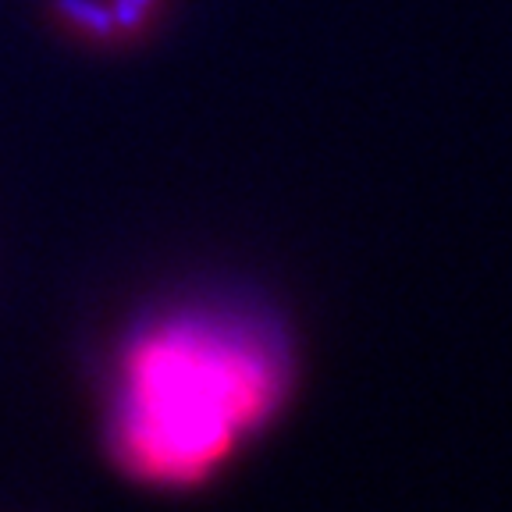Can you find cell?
<instances>
[{"label":"cell","mask_w":512,"mask_h":512,"mask_svg":"<svg viewBox=\"0 0 512 512\" xmlns=\"http://www.w3.org/2000/svg\"><path fill=\"white\" fill-rule=\"evenodd\" d=\"M107 4H111L118 36H136L150 25V15L160 0H107Z\"/></svg>","instance_id":"cell-3"},{"label":"cell","mask_w":512,"mask_h":512,"mask_svg":"<svg viewBox=\"0 0 512 512\" xmlns=\"http://www.w3.org/2000/svg\"><path fill=\"white\" fill-rule=\"evenodd\" d=\"M281 399L285 360L264 335L228 320H168L121 356L114 459L143 484L192 488L228 463Z\"/></svg>","instance_id":"cell-1"},{"label":"cell","mask_w":512,"mask_h":512,"mask_svg":"<svg viewBox=\"0 0 512 512\" xmlns=\"http://www.w3.org/2000/svg\"><path fill=\"white\" fill-rule=\"evenodd\" d=\"M57 22H64L68 29L82 32L96 43L118 40V25H114L111 4L107 0H50Z\"/></svg>","instance_id":"cell-2"}]
</instances>
